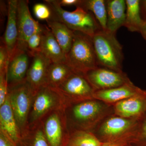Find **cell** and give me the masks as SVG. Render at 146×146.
<instances>
[{"mask_svg": "<svg viewBox=\"0 0 146 146\" xmlns=\"http://www.w3.org/2000/svg\"><path fill=\"white\" fill-rule=\"evenodd\" d=\"M65 111L69 129L91 132L104 119L114 114L113 105L96 99L69 105Z\"/></svg>", "mask_w": 146, "mask_h": 146, "instance_id": "cell-1", "label": "cell"}, {"mask_svg": "<svg viewBox=\"0 0 146 146\" xmlns=\"http://www.w3.org/2000/svg\"><path fill=\"white\" fill-rule=\"evenodd\" d=\"M45 2L51 10V18L65 24L73 31L93 37L102 29L94 14L82 7H77L75 10L70 11L63 9L58 0H46Z\"/></svg>", "mask_w": 146, "mask_h": 146, "instance_id": "cell-2", "label": "cell"}, {"mask_svg": "<svg viewBox=\"0 0 146 146\" xmlns=\"http://www.w3.org/2000/svg\"><path fill=\"white\" fill-rule=\"evenodd\" d=\"M92 39L98 66L123 72V47L116 34L101 29Z\"/></svg>", "mask_w": 146, "mask_h": 146, "instance_id": "cell-3", "label": "cell"}, {"mask_svg": "<svg viewBox=\"0 0 146 146\" xmlns=\"http://www.w3.org/2000/svg\"><path fill=\"white\" fill-rule=\"evenodd\" d=\"M72 44L66 55L65 63L74 72L85 76L99 67L91 36L74 31Z\"/></svg>", "mask_w": 146, "mask_h": 146, "instance_id": "cell-4", "label": "cell"}, {"mask_svg": "<svg viewBox=\"0 0 146 146\" xmlns=\"http://www.w3.org/2000/svg\"><path fill=\"white\" fill-rule=\"evenodd\" d=\"M139 120L122 117L114 114L104 119L92 133L102 143L126 140L131 144Z\"/></svg>", "mask_w": 146, "mask_h": 146, "instance_id": "cell-5", "label": "cell"}, {"mask_svg": "<svg viewBox=\"0 0 146 146\" xmlns=\"http://www.w3.org/2000/svg\"><path fill=\"white\" fill-rule=\"evenodd\" d=\"M67 104L56 88L46 85L34 94L29 118V129L37 125L46 116L54 111L65 109Z\"/></svg>", "mask_w": 146, "mask_h": 146, "instance_id": "cell-6", "label": "cell"}, {"mask_svg": "<svg viewBox=\"0 0 146 146\" xmlns=\"http://www.w3.org/2000/svg\"><path fill=\"white\" fill-rule=\"evenodd\" d=\"M8 97L21 138L29 129V118L34 93L26 80L9 87Z\"/></svg>", "mask_w": 146, "mask_h": 146, "instance_id": "cell-7", "label": "cell"}, {"mask_svg": "<svg viewBox=\"0 0 146 146\" xmlns=\"http://www.w3.org/2000/svg\"><path fill=\"white\" fill-rule=\"evenodd\" d=\"M56 89L69 105L94 99L95 90L84 75L74 72Z\"/></svg>", "mask_w": 146, "mask_h": 146, "instance_id": "cell-8", "label": "cell"}, {"mask_svg": "<svg viewBox=\"0 0 146 146\" xmlns=\"http://www.w3.org/2000/svg\"><path fill=\"white\" fill-rule=\"evenodd\" d=\"M65 109L54 111L47 116L44 131L50 146H66L70 136Z\"/></svg>", "mask_w": 146, "mask_h": 146, "instance_id": "cell-9", "label": "cell"}, {"mask_svg": "<svg viewBox=\"0 0 146 146\" xmlns=\"http://www.w3.org/2000/svg\"><path fill=\"white\" fill-rule=\"evenodd\" d=\"M95 91L112 89L131 82L125 73L99 66L85 75Z\"/></svg>", "mask_w": 146, "mask_h": 146, "instance_id": "cell-10", "label": "cell"}, {"mask_svg": "<svg viewBox=\"0 0 146 146\" xmlns=\"http://www.w3.org/2000/svg\"><path fill=\"white\" fill-rule=\"evenodd\" d=\"M17 23L18 36L16 50L28 52L27 48L28 40L33 35L42 28V26L35 21L32 16L27 1H18Z\"/></svg>", "mask_w": 146, "mask_h": 146, "instance_id": "cell-11", "label": "cell"}, {"mask_svg": "<svg viewBox=\"0 0 146 146\" xmlns=\"http://www.w3.org/2000/svg\"><path fill=\"white\" fill-rule=\"evenodd\" d=\"M27 73L26 81L34 92L46 85V78L50 60L41 52L35 54Z\"/></svg>", "mask_w": 146, "mask_h": 146, "instance_id": "cell-12", "label": "cell"}, {"mask_svg": "<svg viewBox=\"0 0 146 146\" xmlns=\"http://www.w3.org/2000/svg\"><path fill=\"white\" fill-rule=\"evenodd\" d=\"M28 52L16 50L9 59L7 69L8 87L23 82L26 78L29 67Z\"/></svg>", "mask_w": 146, "mask_h": 146, "instance_id": "cell-13", "label": "cell"}, {"mask_svg": "<svg viewBox=\"0 0 146 146\" xmlns=\"http://www.w3.org/2000/svg\"><path fill=\"white\" fill-rule=\"evenodd\" d=\"M113 106L114 115L140 119L146 115V93L118 102Z\"/></svg>", "mask_w": 146, "mask_h": 146, "instance_id": "cell-14", "label": "cell"}, {"mask_svg": "<svg viewBox=\"0 0 146 146\" xmlns=\"http://www.w3.org/2000/svg\"><path fill=\"white\" fill-rule=\"evenodd\" d=\"M146 93V90L135 86L131 82L112 89L96 91L94 98L113 105L123 100Z\"/></svg>", "mask_w": 146, "mask_h": 146, "instance_id": "cell-15", "label": "cell"}, {"mask_svg": "<svg viewBox=\"0 0 146 146\" xmlns=\"http://www.w3.org/2000/svg\"><path fill=\"white\" fill-rule=\"evenodd\" d=\"M18 0H10L8 1L7 24L4 35V45L7 50L9 59L16 51L18 44Z\"/></svg>", "mask_w": 146, "mask_h": 146, "instance_id": "cell-16", "label": "cell"}, {"mask_svg": "<svg viewBox=\"0 0 146 146\" xmlns=\"http://www.w3.org/2000/svg\"><path fill=\"white\" fill-rule=\"evenodd\" d=\"M40 52L52 63H65V55L50 29L43 26Z\"/></svg>", "mask_w": 146, "mask_h": 146, "instance_id": "cell-17", "label": "cell"}, {"mask_svg": "<svg viewBox=\"0 0 146 146\" xmlns=\"http://www.w3.org/2000/svg\"><path fill=\"white\" fill-rule=\"evenodd\" d=\"M107 30L114 34L121 27L124 26L126 18V4L125 0H108Z\"/></svg>", "mask_w": 146, "mask_h": 146, "instance_id": "cell-18", "label": "cell"}, {"mask_svg": "<svg viewBox=\"0 0 146 146\" xmlns=\"http://www.w3.org/2000/svg\"><path fill=\"white\" fill-rule=\"evenodd\" d=\"M0 130L6 133L16 144L21 140V134L8 95L3 104L0 106Z\"/></svg>", "mask_w": 146, "mask_h": 146, "instance_id": "cell-19", "label": "cell"}, {"mask_svg": "<svg viewBox=\"0 0 146 146\" xmlns=\"http://www.w3.org/2000/svg\"><path fill=\"white\" fill-rule=\"evenodd\" d=\"M49 28L52 32L66 56L72 44L74 32L65 24L51 18L47 21Z\"/></svg>", "mask_w": 146, "mask_h": 146, "instance_id": "cell-20", "label": "cell"}, {"mask_svg": "<svg viewBox=\"0 0 146 146\" xmlns=\"http://www.w3.org/2000/svg\"><path fill=\"white\" fill-rule=\"evenodd\" d=\"M126 10L124 27L129 31L140 33L144 21L141 16L139 0H126Z\"/></svg>", "mask_w": 146, "mask_h": 146, "instance_id": "cell-21", "label": "cell"}, {"mask_svg": "<svg viewBox=\"0 0 146 146\" xmlns=\"http://www.w3.org/2000/svg\"><path fill=\"white\" fill-rule=\"evenodd\" d=\"M74 73L65 63H52L48 69L46 85L57 88Z\"/></svg>", "mask_w": 146, "mask_h": 146, "instance_id": "cell-22", "label": "cell"}, {"mask_svg": "<svg viewBox=\"0 0 146 146\" xmlns=\"http://www.w3.org/2000/svg\"><path fill=\"white\" fill-rule=\"evenodd\" d=\"M78 7L91 12L97 19L102 29L107 30V9L104 0H81Z\"/></svg>", "mask_w": 146, "mask_h": 146, "instance_id": "cell-23", "label": "cell"}, {"mask_svg": "<svg viewBox=\"0 0 146 146\" xmlns=\"http://www.w3.org/2000/svg\"><path fill=\"white\" fill-rule=\"evenodd\" d=\"M102 143L92 132L72 130L70 132L66 146H101Z\"/></svg>", "mask_w": 146, "mask_h": 146, "instance_id": "cell-24", "label": "cell"}, {"mask_svg": "<svg viewBox=\"0 0 146 146\" xmlns=\"http://www.w3.org/2000/svg\"><path fill=\"white\" fill-rule=\"evenodd\" d=\"M131 145L134 146H146V115L139 120Z\"/></svg>", "mask_w": 146, "mask_h": 146, "instance_id": "cell-25", "label": "cell"}, {"mask_svg": "<svg viewBox=\"0 0 146 146\" xmlns=\"http://www.w3.org/2000/svg\"><path fill=\"white\" fill-rule=\"evenodd\" d=\"M43 29L42 26L40 29L29 38L27 42L28 52L31 57L36 53L40 52Z\"/></svg>", "mask_w": 146, "mask_h": 146, "instance_id": "cell-26", "label": "cell"}, {"mask_svg": "<svg viewBox=\"0 0 146 146\" xmlns=\"http://www.w3.org/2000/svg\"><path fill=\"white\" fill-rule=\"evenodd\" d=\"M33 11L35 16L40 20L47 21L52 17L51 10L46 4H36L33 7Z\"/></svg>", "mask_w": 146, "mask_h": 146, "instance_id": "cell-27", "label": "cell"}, {"mask_svg": "<svg viewBox=\"0 0 146 146\" xmlns=\"http://www.w3.org/2000/svg\"><path fill=\"white\" fill-rule=\"evenodd\" d=\"M7 71L0 72V106L3 104L8 95Z\"/></svg>", "mask_w": 146, "mask_h": 146, "instance_id": "cell-28", "label": "cell"}, {"mask_svg": "<svg viewBox=\"0 0 146 146\" xmlns=\"http://www.w3.org/2000/svg\"><path fill=\"white\" fill-rule=\"evenodd\" d=\"M31 146H50L42 128L35 130L32 139Z\"/></svg>", "mask_w": 146, "mask_h": 146, "instance_id": "cell-29", "label": "cell"}, {"mask_svg": "<svg viewBox=\"0 0 146 146\" xmlns=\"http://www.w3.org/2000/svg\"><path fill=\"white\" fill-rule=\"evenodd\" d=\"M9 58L5 45L0 46V72L7 71Z\"/></svg>", "mask_w": 146, "mask_h": 146, "instance_id": "cell-30", "label": "cell"}, {"mask_svg": "<svg viewBox=\"0 0 146 146\" xmlns=\"http://www.w3.org/2000/svg\"><path fill=\"white\" fill-rule=\"evenodd\" d=\"M0 146H17V144L6 133L0 130Z\"/></svg>", "mask_w": 146, "mask_h": 146, "instance_id": "cell-31", "label": "cell"}, {"mask_svg": "<svg viewBox=\"0 0 146 146\" xmlns=\"http://www.w3.org/2000/svg\"><path fill=\"white\" fill-rule=\"evenodd\" d=\"M61 7L72 6H75L78 7L81 2V0H58Z\"/></svg>", "mask_w": 146, "mask_h": 146, "instance_id": "cell-32", "label": "cell"}, {"mask_svg": "<svg viewBox=\"0 0 146 146\" xmlns=\"http://www.w3.org/2000/svg\"><path fill=\"white\" fill-rule=\"evenodd\" d=\"M130 144V141L128 140H122L108 143H102L101 146H128Z\"/></svg>", "mask_w": 146, "mask_h": 146, "instance_id": "cell-33", "label": "cell"}, {"mask_svg": "<svg viewBox=\"0 0 146 146\" xmlns=\"http://www.w3.org/2000/svg\"><path fill=\"white\" fill-rule=\"evenodd\" d=\"M140 9L142 19L146 21V0H143L140 1Z\"/></svg>", "mask_w": 146, "mask_h": 146, "instance_id": "cell-34", "label": "cell"}, {"mask_svg": "<svg viewBox=\"0 0 146 146\" xmlns=\"http://www.w3.org/2000/svg\"><path fill=\"white\" fill-rule=\"evenodd\" d=\"M140 33H141L143 38L146 41V21H144V23L141 28Z\"/></svg>", "mask_w": 146, "mask_h": 146, "instance_id": "cell-35", "label": "cell"}, {"mask_svg": "<svg viewBox=\"0 0 146 146\" xmlns=\"http://www.w3.org/2000/svg\"><path fill=\"white\" fill-rule=\"evenodd\" d=\"M128 146H134L132 145H131V144H130V145H129Z\"/></svg>", "mask_w": 146, "mask_h": 146, "instance_id": "cell-36", "label": "cell"}]
</instances>
